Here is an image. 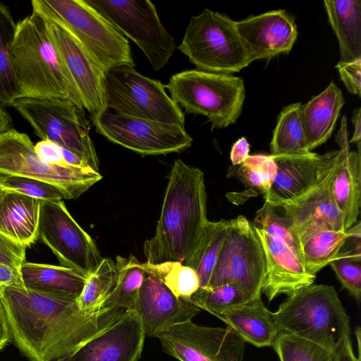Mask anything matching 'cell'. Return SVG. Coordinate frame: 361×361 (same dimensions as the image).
Segmentation results:
<instances>
[{
    "instance_id": "cell-51",
    "label": "cell",
    "mask_w": 361,
    "mask_h": 361,
    "mask_svg": "<svg viewBox=\"0 0 361 361\" xmlns=\"http://www.w3.org/2000/svg\"><path fill=\"white\" fill-rule=\"evenodd\" d=\"M355 334L357 335V345H358V353H359V358H360V328L358 327L356 332H355Z\"/></svg>"
},
{
    "instance_id": "cell-12",
    "label": "cell",
    "mask_w": 361,
    "mask_h": 361,
    "mask_svg": "<svg viewBox=\"0 0 361 361\" xmlns=\"http://www.w3.org/2000/svg\"><path fill=\"white\" fill-rule=\"evenodd\" d=\"M265 273L264 254L252 222L242 215L230 219L207 287L231 284L255 298L262 295Z\"/></svg>"
},
{
    "instance_id": "cell-4",
    "label": "cell",
    "mask_w": 361,
    "mask_h": 361,
    "mask_svg": "<svg viewBox=\"0 0 361 361\" xmlns=\"http://www.w3.org/2000/svg\"><path fill=\"white\" fill-rule=\"evenodd\" d=\"M273 317L279 334L305 338L334 353L350 337V318L331 286L312 284L295 290Z\"/></svg>"
},
{
    "instance_id": "cell-8",
    "label": "cell",
    "mask_w": 361,
    "mask_h": 361,
    "mask_svg": "<svg viewBox=\"0 0 361 361\" xmlns=\"http://www.w3.org/2000/svg\"><path fill=\"white\" fill-rule=\"evenodd\" d=\"M106 109L118 114L166 124L184 126L185 115L169 97L165 85L123 64L104 72Z\"/></svg>"
},
{
    "instance_id": "cell-17",
    "label": "cell",
    "mask_w": 361,
    "mask_h": 361,
    "mask_svg": "<svg viewBox=\"0 0 361 361\" xmlns=\"http://www.w3.org/2000/svg\"><path fill=\"white\" fill-rule=\"evenodd\" d=\"M271 157L276 173L264 200L278 204L296 198L322 181L338 164L341 150Z\"/></svg>"
},
{
    "instance_id": "cell-24",
    "label": "cell",
    "mask_w": 361,
    "mask_h": 361,
    "mask_svg": "<svg viewBox=\"0 0 361 361\" xmlns=\"http://www.w3.org/2000/svg\"><path fill=\"white\" fill-rule=\"evenodd\" d=\"M40 200L0 186V233L27 247L38 240Z\"/></svg>"
},
{
    "instance_id": "cell-35",
    "label": "cell",
    "mask_w": 361,
    "mask_h": 361,
    "mask_svg": "<svg viewBox=\"0 0 361 361\" xmlns=\"http://www.w3.org/2000/svg\"><path fill=\"white\" fill-rule=\"evenodd\" d=\"M252 224L254 227L285 243L303 263L300 238L292 221L281 206L264 200Z\"/></svg>"
},
{
    "instance_id": "cell-30",
    "label": "cell",
    "mask_w": 361,
    "mask_h": 361,
    "mask_svg": "<svg viewBox=\"0 0 361 361\" xmlns=\"http://www.w3.org/2000/svg\"><path fill=\"white\" fill-rule=\"evenodd\" d=\"M302 104L286 106L281 111L270 143L271 156L303 155L311 152L300 119Z\"/></svg>"
},
{
    "instance_id": "cell-9",
    "label": "cell",
    "mask_w": 361,
    "mask_h": 361,
    "mask_svg": "<svg viewBox=\"0 0 361 361\" xmlns=\"http://www.w3.org/2000/svg\"><path fill=\"white\" fill-rule=\"evenodd\" d=\"M12 106L41 140L51 141L72 152L99 172V159L83 109L66 99L26 97L18 98Z\"/></svg>"
},
{
    "instance_id": "cell-36",
    "label": "cell",
    "mask_w": 361,
    "mask_h": 361,
    "mask_svg": "<svg viewBox=\"0 0 361 361\" xmlns=\"http://www.w3.org/2000/svg\"><path fill=\"white\" fill-rule=\"evenodd\" d=\"M146 273L161 281L178 298L189 302L199 289L200 281L196 272L179 262H165L159 264L142 263Z\"/></svg>"
},
{
    "instance_id": "cell-50",
    "label": "cell",
    "mask_w": 361,
    "mask_h": 361,
    "mask_svg": "<svg viewBox=\"0 0 361 361\" xmlns=\"http://www.w3.org/2000/svg\"><path fill=\"white\" fill-rule=\"evenodd\" d=\"M12 128V119L9 114L0 106V133Z\"/></svg>"
},
{
    "instance_id": "cell-39",
    "label": "cell",
    "mask_w": 361,
    "mask_h": 361,
    "mask_svg": "<svg viewBox=\"0 0 361 361\" xmlns=\"http://www.w3.org/2000/svg\"><path fill=\"white\" fill-rule=\"evenodd\" d=\"M273 348L281 361H335L334 352L291 334H279Z\"/></svg>"
},
{
    "instance_id": "cell-47",
    "label": "cell",
    "mask_w": 361,
    "mask_h": 361,
    "mask_svg": "<svg viewBox=\"0 0 361 361\" xmlns=\"http://www.w3.org/2000/svg\"><path fill=\"white\" fill-rule=\"evenodd\" d=\"M335 361H360L355 357L350 337L346 338L334 352Z\"/></svg>"
},
{
    "instance_id": "cell-43",
    "label": "cell",
    "mask_w": 361,
    "mask_h": 361,
    "mask_svg": "<svg viewBox=\"0 0 361 361\" xmlns=\"http://www.w3.org/2000/svg\"><path fill=\"white\" fill-rule=\"evenodd\" d=\"M340 78L350 93L361 94V59L350 62L338 61L336 66Z\"/></svg>"
},
{
    "instance_id": "cell-38",
    "label": "cell",
    "mask_w": 361,
    "mask_h": 361,
    "mask_svg": "<svg viewBox=\"0 0 361 361\" xmlns=\"http://www.w3.org/2000/svg\"><path fill=\"white\" fill-rule=\"evenodd\" d=\"M252 298H253L239 288L231 284H224L199 288L192 295L189 302L200 310H204L218 317L225 310L241 305Z\"/></svg>"
},
{
    "instance_id": "cell-6",
    "label": "cell",
    "mask_w": 361,
    "mask_h": 361,
    "mask_svg": "<svg viewBox=\"0 0 361 361\" xmlns=\"http://www.w3.org/2000/svg\"><path fill=\"white\" fill-rule=\"evenodd\" d=\"M165 87L185 112L206 116L212 130L235 123L245 97L242 78L197 69L173 75Z\"/></svg>"
},
{
    "instance_id": "cell-15",
    "label": "cell",
    "mask_w": 361,
    "mask_h": 361,
    "mask_svg": "<svg viewBox=\"0 0 361 361\" xmlns=\"http://www.w3.org/2000/svg\"><path fill=\"white\" fill-rule=\"evenodd\" d=\"M164 353L180 361H243L245 341L231 327H208L188 321L156 336Z\"/></svg>"
},
{
    "instance_id": "cell-13",
    "label": "cell",
    "mask_w": 361,
    "mask_h": 361,
    "mask_svg": "<svg viewBox=\"0 0 361 361\" xmlns=\"http://www.w3.org/2000/svg\"><path fill=\"white\" fill-rule=\"evenodd\" d=\"M38 240L51 250L61 266L86 277L103 259L94 240L75 221L63 200H40Z\"/></svg>"
},
{
    "instance_id": "cell-2",
    "label": "cell",
    "mask_w": 361,
    "mask_h": 361,
    "mask_svg": "<svg viewBox=\"0 0 361 361\" xmlns=\"http://www.w3.org/2000/svg\"><path fill=\"white\" fill-rule=\"evenodd\" d=\"M168 178L154 235L143 246L146 262L151 264L183 263L209 221L203 172L176 159Z\"/></svg>"
},
{
    "instance_id": "cell-46",
    "label": "cell",
    "mask_w": 361,
    "mask_h": 361,
    "mask_svg": "<svg viewBox=\"0 0 361 361\" xmlns=\"http://www.w3.org/2000/svg\"><path fill=\"white\" fill-rule=\"evenodd\" d=\"M250 144L245 137L239 138L232 146L230 159L233 166L243 164L250 156Z\"/></svg>"
},
{
    "instance_id": "cell-28",
    "label": "cell",
    "mask_w": 361,
    "mask_h": 361,
    "mask_svg": "<svg viewBox=\"0 0 361 361\" xmlns=\"http://www.w3.org/2000/svg\"><path fill=\"white\" fill-rule=\"evenodd\" d=\"M20 271L26 288L77 298L87 278L71 268L26 261Z\"/></svg>"
},
{
    "instance_id": "cell-16",
    "label": "cell",
    "mask_w": 361,
    "mask_h": 361,
    "mask_svg": "<svg viewBox=\"0 0 361 361\" xmlns=\"http://www.w3.org/2000/svg\"><path fill=\"white\" fill-rule=\"evenodd\" d=\"M145 336L136 311L126 310L107 329L55 361H137L141 356Z\"/></svg>"
},
{
    "instance_id": "cell-25",
    "label": "cell",
    "mask_w": 361,
    "mask_h": 361,
    "mask_svg": "<svg viewBox=\"0 0 361 361\" xmlns=\"http://www.w3.org/2000/svg\"><path fill=\"white\" fill-rule=\"evenodd\" d=\"M342 91L332 81L319 94L300 107V119L309 151L331 137L344 105Z\"/></svg>"
},
{
    "instance_id": "cell-27",
    "label": "cell",
    "mask_w": 361,
    "mask_h": 361,
    "mask_svg": "<svg viewBox=\"0 0 361 361\" xmlns=\"http://www.w3.org/2000/svg\"><path fill=\"white\" fill-rule=\"evenodd\" d=\"M324 5L338 42L339 61L361 59V1L325 0Z\"/></svg>"
},
{
    "instance_id": "cell-1",
    "label": "cell",
    "mask_w": 361,
    "mask_h": 361,
    "mask_svg": "<svg viewBox=\"0 0 361 361\" xmlns=\"http://www.w3.org/2000/svg\"><path fill=\"white\" fill-rule=\"evenodd\" d=\"M12 340L30 361H55L107 329L126 311L105 308L82 311L77 297L26 288L3 289Z\"/></svg>"
},
{
    "instance_id": "cell-32",
    "label": "cell",
    "mask_w": 361,
    "mask_h": 361,
    "mask_svg": "<svg viewBox=\"0 0 361 361\" xmlns=\"http://www.w3.org/2000/svg\"><path fill=\"white\" fill-rule=\"evenodd\" d=\"M10 8L0 2V106H12L20 98V89L11 56V47L16 31Z\"/></svg>"
},
{
    "instance_id": "cell-42",
    "label": "cell",
    "mask_w": 361,
    "mask_h": 361,
    "mask_svg": "<svg viewBox=\"0 0 361 361\" xmlns=\"http://www.w3.org/2000/svg\"><path fill=\"white\" fill-rule=\"evenodd\" d=\"M26 248L0 233V264L20 269L25 262Z\"/></svg>"
},
{
    "instance_id": "cell-14",
    "label": "cell",
    "mask_w": 361,
    "mask_h": 361,
    "mask_svg": "<svg viewBox=\"0 0 361 361\" xmlns=\"http://www.w3.org/2000/svg\"><path fill=\"white\" fill-rule=\"evenodd\" d=\"M92 121L97 132L107 140L142 156L179 152L192 142L184 126L133 118L108 109Z\"/></svg>"
},
{
    "instance_id": "cell-45",
    "label": "cell",
    "mask_w": 361,
    "mask_h": 361,
    "mask_svg": "<svg viewBox=\"0 0 361 361\" xmlns=\"http://www.w3.org/2000/svg\"><path fill=\"white\" fill-rule=\"evenodd\" d=\"M8 287L25 288L20 269L0 264V295Z\"/></svg>"
},
{
    "instance_id": "cell-18",
    "label": "cell",
    "mask_w": 361,
    "mask_h": 361,
    "mask_svg": "<svg viewBox=\"0 0 361 361\" xmlns=\"http://www.w3.org/2000/svg\"><path fill=\"white\" fill-rule=\"evenodd\" d=\"M47 25L76 84L84 109L93 119L106 110L103 87L105 71L67 30L49 21Z\"/></svg>"
},
{
    "instance_id": "cell-31",
    "label": "cell",
    "mask_w": 361,
    "mask_h": 361,
    "mask_svg": "<svg viewBox=\"0 0 361 361\" xmlns=\"http://www.w3.org/2000/svg\"><path fill=\"white\" fill-rule=\"evenodd\" d=\"M230 220L209 221L192 252L183 263L192 268L200 281V288L207 287L222 247Z\"/></svg>"
},
{
    "instance_id": "cell-40",
    "label": "cell",
    "mask_w": 361,
    "mask_h": 361,
    "mask_svg": "<svg viewBox=\"0 0 361 361\" xmlns=\"http://www.w3.org/2000/svg\"><path fill=\"white\" fill-rule=\"evenodd\" d=\"M0 186L27 196L45 201L63 200L61 192L47 183L24 176H0Z\"/></svg>"
},
{
    "instance_id": "cell-7",
    "label": "cell",
    "mask_w": 361,
    "mask_h": 361,
    "mask_svg": "<svg viewBox=\"0 0 361 361\" xmlns=\"http://www.w3.org/2000/svg\"><path fill=\"white\" fill-rule=\"evenodd\" d=\"M197 70L232 74L252 60L235 25L226 14L204 8L192 16L177 47Z\"/></svg>"
},
{
    "instance_id": "cell-33",
    "label": "cell",
    "mask_w": 361,
    "mask_h": 361,
    "mask_svg": "<svg viewBox=\"0 0 361 361\" xmlns=\"http://www.w3.org/2000/svg\"><path fill=\"white\" fill-rule=\"evenodd\" d=\"M118 271L115 262L103 258L97 269L87 278L76 301L79 308L87 313L100 311L118 283Z\"/></svg>"
},
{
    "instance_id": "cell-22",
    "label": "cell",
    "mask_w": 361,
    "mask_h": 361,
    "mask_svg": "<svg viewBox=\"0 0 361 361\" xmlns=\"http://www.w3.org/2000/svg\"><path fill=\"white\" fill-rule=\"evenodd\" d=\"M253 228L264 254L266 273L262 293L269 301L281 294L289 295L313 284L316 276L307 272L302 262L285 243L260 228Z\"/></svg>"
},
{
    "instance_id": "cell-23",
    "label": "cell",
    "mask_w": 361,
    "mask_h": 361,
    "mask_svg": "<svg viewBox=\"0 0 361 361\" xmlns=\"http://www.w3.org/2000/svg\"><path fill=\"white\" fill-rule=\"evenodd\" d=\"M341 157L334 175L331 191L336 207L342 214L344 228L349 229L358 221L361 205V148L350 151L345 116L336 137Z\"/></svg>"
},
{
    "instance_id": "cell-3",
    "label": "cell",
    "mask_w": 361,
    "mask_h": 361,
    "mask_svg": "<svg viewBox=\"0 0 361 361\" xmlns=\"http://www.w3.org/2000/svg\"><path fill=\"white\" fill-rule=\"evenodd\" d=\"M11 56L20 97L66 99L85 109L47 21L38 13L32 11L17 23Z\"/></svg>"
},
{
    "instance_id": "cell-11",
    "label": "cell",
    "mask_w": 361,
    "mask_h": 361,
    "mask_svg": "<svg viewBox=\"0 0 361 361\" xmlns=\"http://www.w3.org/2000/svg\"><path fill=\"white\" fill-rule=\"evenodd\" d=\"M85 1L140 47L153 70L159 71L169 62L176 49L175 40L161 23L152 1Z\"/></svg>"
},
{
    "instance_id": "cell-19",
    "label": "cell",
    "mask_w": 361,
    "mask_h": 361,
    "mask_svg": "<svg viewBox=\"0 0 361 361\" xmlns=\"http://www.w3.org/2000/svg\"><path fill=\"white\" fill-rule=\"evenodd\" d=\"M235 25L252 61L288 54L298 37L295 19L285 10L250 16Z\"/></svg>"
},
{
    "instance_id": "cell-29",
    "label": "cell",
    "mask_w": 361,
    "mask_h": 361,
    "mask_svg": "<svg viewBox=\"0 0 361 361\" xmlns=\"http://www.w3.org/2000/svg\"><path fill=\"white\" fill-rule=\"evenodd\" d=\"M348 230L323 229L300 236L303 264L307 272L314 276L334 260L341 251Z\"/></svg>"
},
{
    "instance_id": "cell-5",
    "label": "cell",
    "mask_w": 361,
    "mask_h": 361,
    "mask_svg": "<svg viewBox=\"0 0 361 361\" xmlns=\"http://www.w3.org/2000/svg\"><path fill=\"white\" fill-rule=\"evenodd\" d=\"M32 11L71 33L104 70L135 66L129 42L85 0H32Z\"/></svg>"
},
{
    "instance_id": "cell-49",
    "label": "cell",
    "mask_w": 361,
    "mask_h": 361,
    "mask_svg": "<svg viewBox=\"0 0 361 361\" xmlns=\"http://www.w3.org/2000/svg\"><path fill=\"white\" fill-rule=\"evenodd\" d=\"M352 123L354 128L352 138L348 140L349 143L360 142L361 140V109L357 108L353 111Z\"/></svg>"
},
{
    "instance_id": "cell-20",
    "label": "cell",
    "mask_w": 361,
    "mask_h": 361,
    "mask_svg": "<svg viewBox=\"0 0 361 361\" xmlns=\"http://www.w3.org/2000/svg\"><path fill=\"white\" fill-rule=\"evenodd\" d=\"M134 310L145 336L150 337L170 326L192 321L200 312L198 307L176 297L161 281L146 272Z\"/></svg>"
},
{
    "instance_id": "cell-34",
    "label": "cell",
    "mask_w": 361,
    "mask_h": 361,
    "mask_svg": "<svg viewBox=\"0 0 361 361\" xmlns=\"http://www.w3.org/2000/svg\"><path fill=\"white\" fill-rule=\"evenodd\" d=\"M116 266L119 277L116 288L105 301L102 309L121 308L133 310L145 278V271L135 256L128 258L117 256Z\"/></svg>"
},
{
    "instance_id": "cell-10",
    "label": "cell",
    "mask_w": 361,
    "mask_h": 361,
    "mask_svg": "<svg viewBox=\"0 0 361 361\" xmlns=\"http://www.w3.org/2000/svg\"><path fill=\"white\" fill-rule=\"evenodd\" d=\"M30 137L11 128L0 133V175L19 176L54 185L63 199H77L102 179L90 168L59 166L43 160L35 152Z\"/></svg>"
},
{
    "instance_id": "cell-41",
    "label": "cell",
    "mask_w": 361,
    "mask_h": 361,
    "mask_svg": "<svg viewBox=\"0 0 361 361\" xmlns=\"http://www.w3.org/2000/svg\"><path fill=\"white\" fill-rule=\"evenodd\" d=\"M342 287L360 303L361 299V258L339 257L330 262Z\"/></svg>"
},
{
    "instance_id": "cell-48",
    "label": "cell",
    "mask_w": 361,
    "mask_h": 361,
    "mask_svg": "<svg viewBox=\"0 0 361 361\" xmlns=\"http://www.w3.org/2000/svg\"><path fill=\"white\" fill-rule=\"evenodd\" d=\"M12 340L4 307L0 299V350Z\"/></svg>"
},
{
    "instance_id": "cell-44",
    "label": "cell",
    "mask_w": 361,
    "mask_h": 361,
    "mask_svg": "<svg viewBox=\"0 0 361 361\" xmlns=\"http://www.w3.org/2000/svg\"><path fill=\"white\" fill-rule=\"evenodd\" d=\"M35 151L43 160L59 166H66L64 160V148L57 144L46 140H41L35 146Z\"/></svg>"
},
{
    "instance_id": "cell-21",
    "label": "cell",
    "mask_w": 361,
    "mask_h": 361,
    "mask_svg": "<svg viewBox=\"0 0 361 361\" xmlns=\"http://www.w3.org/2000/svg\"><path fill=\"white\" fill-rule=\"evenodd\" d=\"M338 164V162L322 181L302 195L276 204L281 206L290 219L300 238L305 233L317 230L346 231L331 191Z\"/></svg>"
},
{
    "instance_id": "cell-37",
    "label": "cell",
    "mask_w": 361,
    "mask_h": 361,
    "mask_svg": "<svg viewBox=\"0 0 361 361\" xmlns=\"http://www.w3.org/2000/svg\"><path fill=\"white\" fill-rule=\"evenodd\" d=\"M276 173V166L271 155L255 154L240 165L229 168L228 175L236 177L247 188L259 192L264 199L269 192Z\"/></svg>"
},
{
    "instance_id": "cell-26",
    "label": "cell",
    "mask_w": 361,
    "mask_h": 361,
    "mask_svg": "<svg viewBox=\"0 0 361 361\" xmlns=\"http://www.w3.org/2000/svg\"><path fill=\"white\" fill-rule=\"evenodd\" d=\"M246 342L257 347L273 348L279 332L271 312L261 295L245 303L225 310L217 317Z\"/></svg>"
}]
</instances>
